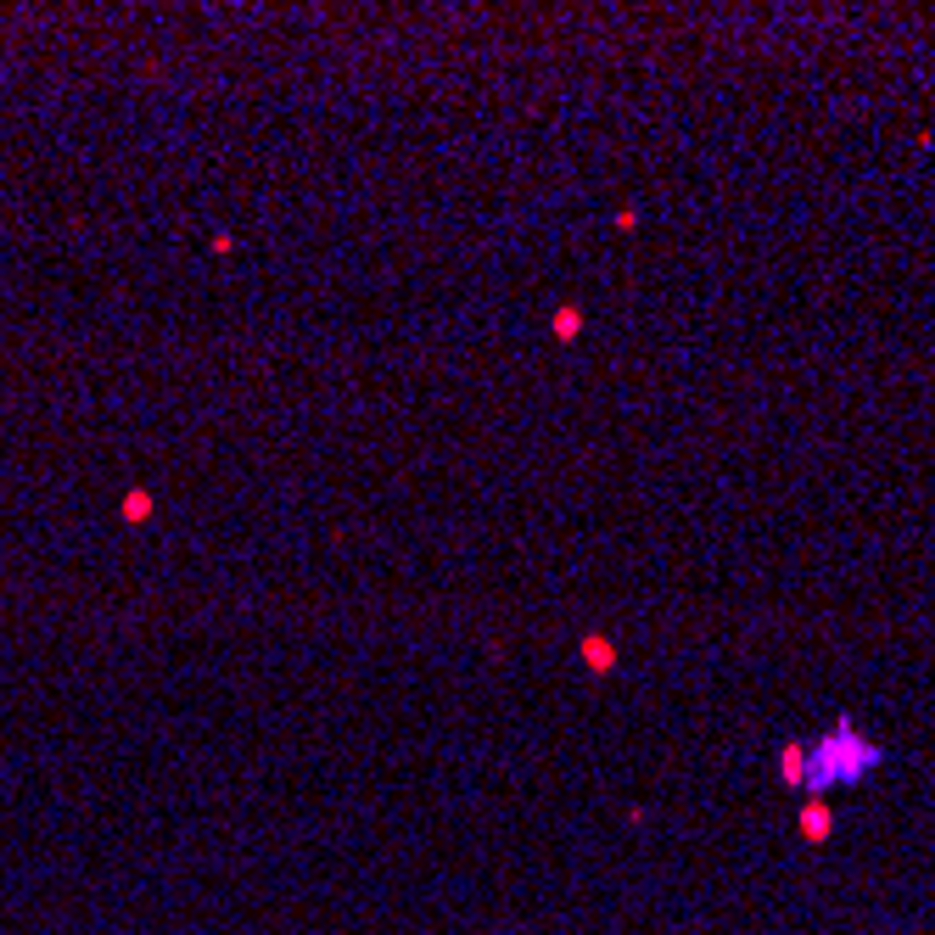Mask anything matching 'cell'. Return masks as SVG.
I'll list each match as a JSON object with an SVG mask.
<instances>
[{
    "mask_svg": "<svg viewBox=\"0 0 935 935\" xmlns=\"http://www.w3.org/2000/svg\"><path fill=\"white\" fill-rule=\"evenodd\" d=\"M583 661L594 672H611L616 667V650H611V639H583Z\"/></svg>",
    "mask_w": 935,
    "mask_h": 935,
    "instance_id": "obj_2",
    "label": "cell"
},
{
    "mask_svg": "<svg viewBox=\"0 0 935 935\" xmlns=\"http://www.w3.org/2000/svg\"><path fill=\"white\" fill-rule=\"evenodd\" d=\"M577 330H583V314H577V308H560V314H555V337L560 342H577Z\"/></svg>",
    "mask_w": 935,
    "mask_h": 935,
    "instance_id": "obj_4",
    "label": "cell"
},
{
    "mask_svg": "<svg viewBox=\"0 0 935 935\" xmlns=\"http://www.w3.org/2000/svg\"><path fill=\"white\" fill-rule=\"evenodd\" d=\"M152 515V493L146 488H129L123 493V522H146Z\"/></svg>",
    "mask_w": 935,
    "mask_h": 935,
    "instance_id": "obj_3",
    "label": "cell"
},
{
    "mask_svg": "<svg viewBox=\"0 0 935 935\" xmlns=\"http://www.w3.org/2000/svg\"><path fill=\"white\" fill-rule=\"evenodd\" d=\"M874 767H885V751L868 734H857V722L840 717L829 734H818L813 745L796 739L779 751V779L789 789H806V796H823V789H846L863 784Z\"/></svg>",
    "mask_w": 935,
    "mask_h": 935,
    "instance_id": "obj_1",
    "label": "cell"
}]
</instances>
